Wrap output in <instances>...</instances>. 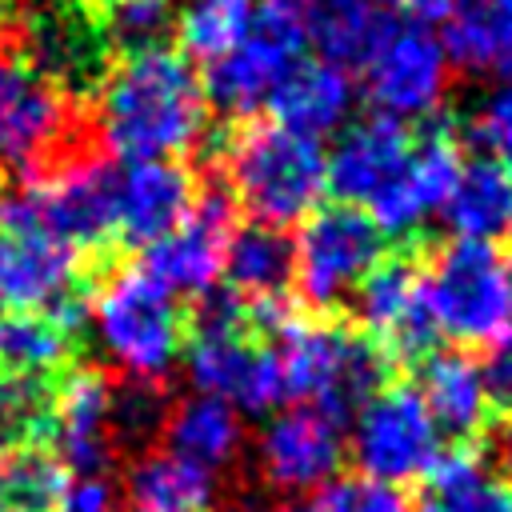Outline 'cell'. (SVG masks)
I'll return each instance as SVG.
<instances>
[{
	"label": "cell",
	"mask_w": 512,
	"mask_h": 512,
	"mask_svg": "<svg viewBox=\"0 0 512 512\" xmlns=\"http://www.w3.org/2000/svg\"><path fill=\"white\" fill-rule=\"evenodd\" d=\"M220 280L224 292L248 312V320H268L272 328H280L292 288V236L260 220L232 224Z\"/></svg>",
	"instance_id": "cell-18"
},
{
	"label": "cell",
	"mask_w": 512,
	"mask_h": 512,
	"mask_svg": "<svg viewBox=\"0 0 512 512\" xmlns=\"http://www.w3.org/2000/svg\"><path fill=\"white\" fill-rule=\"evenodd\" d=\"M300 12L308 44L320 52L324 64H336L344 72L364 68L396 28L392 12L372 0H312Z\"/></svg>",
	"instance_id": "cell-25"
},
{
	"label": "cell",
	"mask_w": 512,
	"mask_h": 512,
	"mask_svg": "<svg viewBox=\"0 0 512 512\" xmlns=\"http://www.w3.org/2000/svg\"><path fill=\"white\" fill-rule=\"evenodd\" d=\"M68 488L64 464L44 448H0V508L4 512H56Z\"/></svg>",
	"instance_id": "cell-31"
},
{
	"label": "cell",
	"mask_w": 512,
	"mask_h": 512,
	"mask_svg": "<svg viewBox=\"0 0 512 512\" xmlns=\"http://www.w3.org/2000/svg\"><path fill=\"white\" fill-rule=\"evenodd\" d=\"M412 152V136L404 124L368 116L360 124H348L332 152H324V172H328V192L340 204L368 208L404 168Z\"/></svg>",
	"instance_id": "cell-20"
},
{
	"label": "cell",
	"mask_w": 512,
	"mask_h": 512,
	"mask_svg": "<svg viewBox=\"0 0 512 512\" xmlns=\"http://www.w3.org/2000/svg\"><path fill=\"white\" fill-rule=\"evenodd\" d=\"M68 360V328L52 316L36 312H8L0 320V368L4 376H40L52 380V372Z\"/></svg>",
	"instance_id": "cell-32"
},
{
	"label": "cell",
	"mask_w": 512,
	"mask_h": 512,
	"mask_svg": "<svg viewBox=\"0 0 512 512\" xmlns=\"http://www.w3.org/2000/svg\"><path fill=\"white\" fill-rule=\"evenodd\" d=\"M440 44L448 64L472 76L512 72V0H464L444 20Z\"/></svg>",
	"instance_id": "cell-27"
},
{
	"label": "cell",
	"mask_w": 512,
	"mask_h": 512,
	"mask_svg": "<svg viewBox=\"0 0 512 512\" xmlns=\"http://www.w3.org/2000/svg\"><path fill=\"white\" fill-rule=\"evenodd\" d=\"M72 128L68 92L28 56L0 52V172H28L56 156Z\"/></svg>",
	"instance_id": "cell-14"
},
{
	"label": "cell",
	"mask_w": 512,
	"mask_h": 512,
	"mask_svg": "<svg viewBox=\"0 0 512 512\" xmlns=\"http://www.w3.org/2000/svg\"><path fill=\"white\" fill-rule=\"evenodd\" d=\"M372 4H380V8H392V4H400V0H372Z\"/></svg>",
	"instance_id": "cell-46"
},
{
	"label": "cell",
	"mask_w": 512,
	"mask_h": 512,
	"mask_svg": "<svg viewBox=\"0 0 512 512\" xmlns=\"http://www.w3.org/2000/svg\"><path fill=\"white\" fill-rule=\"evenodd\" d=\"M108 44L100 24L72 0H44L28 20V60L64 92L100 84Z\"/></svg>",
	"instance_id": "cell-22"
},
{
	"label": "cell",
	"mask_w": 512,
	"mask_h": 512,
	"mask_svg": "<svg viewBox=\"0 0 512 512\" xmlns=\"http://www.w3.org/2000/svg\"><path fill=\"white\" fill-rule=\"evenodd\" d=\"M132 512H136V508H132Z\"/></svg>",
	"instance_id": "cell-49"
},
{
	"label": "cell",
	"mask_w": 512,
	"mask_h": 512,
	"mask_svg": "<svg viewBox=\"0 0 512 512\" xmlns=\"http://www.w3.org/2000/svg\"><path fill=\"white\" fill-rule=\"evenodd\" d=\"M492 448H496V464H500V472L512 480V408H508V412H504V420L496 424Z\"/></svg>",
	"instance_id": "cell-41"
},
{
	"label": "cell",
	"mask_w": 512,
	"mask_h": 512,
	"mask_svg": "<svg viewBox=\"0 0 512 512\" xmlns=\"http://www.w3.org/2000/svg\"><path fill=\"white\" fill-rule=\"evenodd\" d=\"M344 452H348L344 420L312 404H288L268 412L256 436V468L264 484L284 496L320 492L328 480H336Z\"/></svg>",
	"instance_id": "cell-13"
},
{
	"label": "cell",
	"mask_w": 512,
	"mask_h": 512,
	"mask_svg": "<svg viewBox=\"0 0 512 512\" xmlns=\"http://www.w3.org/2000/svg\"><path fill=\"white\" fill-rule=\"evenodd\" d=\"M480 372H484L488 400L512 408V336H500V340L492 344V352H488V360L480 364Z\"/></svg>",
	"instance_id": "cell-40"
},
{
	"label": "cell",
	"mask_w": 512,
	"mask_h": 512,
	"mask_svg": "<svg viewBox=\"0 0 512 512\" xmlns=\"http://www.w3.org/2000/svg\"><path fill=\"white\" fill-rule=\"evenodd\" d=\"M508 320H512V276H508Z\"/></svg>",
	"instance_id": "cell-45"
},
{
	"label": "cell",
	"mask_w": 512,
	"mask_h": 512,
	"mask_svg": "<svg viewBox=\"0 0 512 512\" xmlns=\"http://www.w3.org/2000/svg\"><path fill=\"white\" fill-rule=\"evenodd\" d=\"M460 144L448 128H432L424 140H412V152L396 180L364 208L372 224L384 236H412L420 232L436 212H444V200L460 176Z\"/></svg>",
	"instance_id": "cell-17"
},
{
	"label": "cell",
	"mask_w": 512,
	"mask_h": 512,
	"mask_svg": "<svg viewBox=\"0 0 512 512\" xmlns=\"http://www.w3.org/2000/svg\"><path fill=\"white\" fill-rule=\"evenodd\" d=\"M8 12H12V0H0V24L8 20Z\"/></svg>",
	"instance_id": "cell-43"
},
{
	"label": "cell",
	"mask_w": 512,
	"mask_h": 512,
	"mask_svg": "<svg viewBox=\"0 0 512 512\" xmlns=\"http://www.w3.org/2000/svg\"><path fill=\"white\" fill-rule=\"evenodd\" d=\"M184 372L196 392L216 396L236 412H276L288 404L276 348L248 332V312L224 288L200 296L196 332L184 348Z\"/></svg>",
	"instance_id": "cell-5"
},
{
	"label": "cell",
	"mask_w": 512,
	"mask_h": 512,
	"mask_svg": "<svg viewBox=\"0 0 512 512\" xmlns=\"http://www.w3.org/2000/svg\"><path fill=\"white\" fill-rule=\"evenodd\" d=\"M428 508L432 512H512V480L472 448L440 452V460L428 472Z\"/></svg>",
	"instance_id": "cell-30"
},
{
	"label": "cell",
	"mask_w": 512,
	"mask_h": 512,
	"mask_svg": "<svg viewBox=\"0 0 512 512\" xmlns=\"http://www.w3.org/2000/svg\"><path fill=\"white\" fill-rule=\"evenodd\" d=\"M232 232V208L224 192L196 196L192 212L144 252V268L172 292V296H208L220 284L224 244Z\"/></svg>",
	"instance_id": "cell-16"
},
{
	"label": "cell",
	"mask_w": 512,
	"mask_h": 512,
	"mask_svg": "<svg viewBox=\"0 0 512 512\" xmlns=\"http://www.w3.org/2000/svg\"><path fill=\"white\" fill-rule=\"evenodd\" d=\"M272 348L288 404H312L348 424L352 412L384 388L388 356L348 324L284 320Z\"/></svg>",
	"instance_id": "cell-3"
},
{
	"label": "cell",
	"mask_w": 512,
	"mask_h": 512,
	"mask_svg": "<svg viewBox=\"0 0 512 512\" xmlns=\"http://www.w3.org/2000/svg\"><path fill=\"white\" fill-rule=\"evenodd\" d=\"M408 4H412V12H416L420 20H440V24H444L464 0H408Z\"/></svg>",
	"instance_id": "cell-42"
},
{
	"label": "cell",
	"mask_w": 512,
	"mask_h": 512,
	"mask_svg": "<svg viewBox=\"0 0 512 512\" xmlns=\"http://www.w3.org/2000/svg\"><path fill=\"white\" fill-rule=\"evenodd\" d=\"M196 204L192 172L180 160H136L116 172V236L156 244Z\"/></svg>",
	"instance_id": "cell-21"
},
{
	"label": "cell",
	"mask_w": 512,
	"mask_h": 512,
	"mask_svg": "<svg viewBox=\"0 0 512 512\" xmlns=\"http://www.w3.org/2000/svg\"><path fill=\"white\" fill-rule=\"evenodd\" d=\"M444 220L456 240L492 244L512 236V180L492 160L460 164V176L444 200Z\"/></svg>",
	"instance_id": "cell-28"
},
{
	"label": "cell",
	"mask_w": 512,
	"mask_h": 512,
	"mask_svg": "<svg viewBox=\"0 0 512 512\" xmlns=\"http://www.w3.org/2000/svg\"><path fill=\"white\" fill-rule=\"evenodd\" d=\"M56 384L40 376L0 380V448H32L52 436Z\"/></svg>",
	"instance_id": "cell-33"
},
{
	"label": "cell",
	"mask_w": 512,
	"mask_h": 512,
	"mask_svg": "<svg viewBox=\"0 0 512 512\" xmlns=\"http://www.w3.org/2000/svg\"><path fill=\"white\" fill-rule=\"evenodd\" d=\"M168 404L156 384H132L124 380L112 388V440L120 444H148L164 428Z\"/></svg>",
	"instance_id": "cell-37"
},
{
	"label": "cell",
	"mask_w": 512,
	"mask_h": 512,
	"mask_svg": "<svg viewBox=\"0 0 512 512\" xmlns=\"http://www.w3.org/2000/svg\"><path fill=\"white\" fill-rule=\"evenodd\" d=\"M384 260V232L372 224L364 208L328 204L300 220L292 240V284L304 304L336 308L344 304L360 280Z\"/></svg>",
	"instance_id": "cell-9"
},
{
	"label": "cell",
	"mask_w": 512,
	"mask_h": 512,
	"mask_svg": "<svg viewBox=\"0 0 512 512\" xmlns=\"http://www.w3.org/2000/svg\"><path fill=\"white\" fill-rule=\"evenodd\" d=\"M356 300V320L364 336L396 356V360H428L436 344V324L424 300V276L408 256L380 260L360 288L352 292Z\"/></svg>",
	"instance_id": "cell-15"
},
{
	"label": "cell",
	"mask_w": 512,
	"mask_h": 512,
	"mask_svg": "<svg viewBox=\"0 0 512 512\" xmlns=\"http://www.w3.org/2000/svg\"><path fill=\"white\" fill-rule=\"evenodd\" d=\"M56 512H120V496L104 476H76L68 480Z\"/></svg>",
	"instance_id": "cell-39"
},
{
	"label": "cell",
	"mask_w": 512,
	"mask_h": 512,
	"mask_svg": "<svg viewBox=\"0 0 512 512\" xmlns=\"http://www.w3.org/2000/svg\"><path fill=\"white\" fill-rule=\"evenodd\" d=\"M428 512H432V508H428Z\"/></svg>",
	"instance_id": "cell-48"
},
{
	"label": "cell",
	"mask_w": 512,
	"mask_h": 512,
	"mask_svg": "<svg viewBox=\"0 0 512 512\" xmlns=\"http://www.w3.org/2000/svg\"><path fill=\"white\" fill-rule=\"evenodd\" d=\"M204 128V84L172 48L120 56L96 84V132L124 164L176 160L200 144Z\"/></svg>",
	"instance_id": "cell-1"
},
{
	"label": "cell",
	"mask_w": 512,
	"mask_h": 512,
	"mask_svg": "<svg viewBox=\"0 0 512 512\" xmlns=\"http://www.w3.org/2000/svg\"><path fill=\"white\" fill-rule=\"evenodd\" d=\"M124 484L136 512H208L216 500V476L164 448L140 452Z\"/></svg>",
	"instance_id": "cell-29"
},
{
	"label": "cell",
	"mask_w": 512,
	"mask_h": 512,
	"mask_svg": "<svg viewBox=\"0 0 512 512\" xmlns=\"http://www.w3.org/2000/svg\"><path fill=\"white\" fill-rule=\"evenodd\" d=\"M348 452L360 476L404 488L440 460V432L416 388L392 384L368 396L348 420Z\"/></svg>",
	"instance_id": "cell-10"
},
{
	"label": "cell",
	"mask_w": 512,
	"mask_h": 512,
	"mask_svg": "<svg viewBox=\"0 0 512 512\" xmlns=\"http://www.w3.org/2000/svg\"><path fill=\"white\" fill-rule=\"evenodd\" d=\"M88 328L100 356L132 384H160L188 348V320L144 264L116 268L88 300Z\"/></svg>",
	"instance_id": "cell-2"
},
{
	"label": "cell",
	"mask_w": 512,
	"mask_h": 512,
	"mask_svg": "<svg viewBox=\"0 0 512 512\" xmlns=\"http://www.w3.org/2000/svg\"><path fill=\"white\" fill-rule=\"evenodd\" d=\"M424 276V300L436 332L464 344H496L508 328V276L492 244L452 240Z\"/></svg>",
	"instance_id": "cell-8"
},
{
	"label": "cell",
	"mask_w": 512,
	"mask_h": 512,
	"mask_svg": "<svg viewBox=\"0 0 512 512\" xmlns=\"http://www.w3.org/2000/svg\"><path fill=\"white\" fill-rule=\"evenodd\" d=\"M352 108H356L352 76L336 64H324V60H304L288 76L280 96L272 100L276 124H284L300 136H312V140H324L328 132H340L348 124Z\"/></svg>",
	"instance_id": "cell-26"
},
{
	"label": "cell",
	"mask_w": 512,
	"mask_h": 512,
	"mask_svg": "<svg viewBox=\"0 0 512 512\" xmlns=\"http://www.w3.org/2000/svg\"><path fill=\"white\" fill-rule=\"evenodd\" d=\"M284 4H296V8H304V4H312V0H284Z\"/></svg>",
	"instance_id": "cell-47"
},
{
	"label": "cell",
	"mask_w": 512,
	"mask_h": 512,
	"mask_svg": "<svg viewBox=\"0 0 512 512\" xmlns=\"http://www.w3.org/2000/svg\"><path fill=\"white\" fill-rule=\"evenodd\" d=\"M308 32L304 12L284 0H260L248 12L240 36L208 60L200 84L204 100L224 116H256L272 108L288 76L304 64Z\"/></svg>",
	"instance_id": "cell-6"
},
{
	"label": "cell",
	"mask_w": 512,
	"mask_h": 512,
	"mask_svg": "<svg viewBox=\"0 0 512 512\" xmlns=\"http://www.w3.org/2000/svg\"><path fill=\"white\" fill-rule=\"evenodd\" d=\"M304 512H412L408 496L372 476H336L312 492Z\"/></svg>",
	"instance_id": "cell-36"
},
{
	"label": "cell",
	"mask_w": 512,
	"mask_h": 512,
	"mask_svg": "<svg viewBox=\"0 0 512 512\" xmlns=\"http://www.w3.org/2000/svg\"><path fill=\"white\" fill-rule=\"evenodd\" d=\"M420 400L440 436L468 440L488 424V388L484 372L468 352H432L420 360Z\"/></svg>",
	"instance_id": "cell-24"
},
{
	"label": "cell",
	"mask_w": 512,
	"mask_h": 512,
	"mask_svg": "<svg viewBox=\"0 0 512 512\" xmlns=\"http://www.w3.org/2000/svg\"><path fill=\"white\" fill-rule=\"evenodd\" d=\"M0 308L52 316L72 332L88 316L80 256L40 228H0Z\"/></svg>",
	"instance_id": "cell-11"
},
{
	"label": "cell",
	"mask_w": 512,
	"mask_h": 512,
	"mask_svg": "<svg viewBox=\"0 0 512 512\" xmlns=\"http://www.w3.org/2000/svg\"><path fill=\"white\" fill-rule=\"evenodd\" d=\"M248 512H296V508H248Z\"/></svg>",
	"instance_id": "cell-44"
},
{
	"label": "cell",
	"mask_w": 512,
	"mask_h": 512,
	"mask_svg": "<svg viewBox=\"0 0 512 512\" xmlns=\"http://www.w3.org/2000/svg\"><path fill=\"white\" fill-rule=\"evenodd\" d=\"M224 176L252 220L288 228L320 208L328 192L324 148L284 124H248L224 148Z\"/></svg>",
	"instance_id": "cell-4"
},
{
	"label": "cell",
	"mask_w": 512,
	"mask_h": 512,
	"mask_svg": "<svg viewBox=\"0 0 512 512\" xmlns=\"http://www.w3.org/2000/svg\"><path fill=\"white\" fill-rule=\"evenodd\" d=\"M472 132H476V140L488 148V160L512 180V84L496 88V92L480 104Z\"/></svg>",
	"instance_id": "cell-38"
},
{
	"label": "cell",
	"mask_w": 512,
	"mask_h": 512,
	"mask_svg": "<svg viewBox=\"0 0 512 512\" xmlns=\"http://www.w3.org/2000/svg\"><path fill=\"white\" fill-rule=\"evenodd\" d=\"M52 456L64 472L100 476L112 464V384L96 368L68 372L56 384L52 412Z\"/></svg>",
	"instance_id": "cell-19"
},
{
	"label": "cell",
	"mask_w": 512,
	"mask_h": 512,
	"mask_svg": "<svg viewBox=\"0 0 512 512\" xmlns=\"http://www.w3.org/2000/svg\"><path fill=\"white\" fill-rule=\"evenodd\" d=\"M0 228H40L72 252L116 236V172L100 160H72L0 200Z\"/></svg>",
	"instance_id": "cell-7"
},
{
	"label": "cell",
	"mask_w": 512,
	"mask_h": 512,
	"mask_svg": "<svg viewBox=\"0 0 512 512\" xmlns=\"http://www.w3.org/2000/svg\"><path fill=\"white\" fill-rule=\"evenodd\" d=\"M160 436H164V452L216 476L236 464V456L244 448V420L232 404L192 392V396L168 404Z\"/></svg>",
	"instance_id": "cell-23"
},
{
	"label": "cell",
	"mask_w": 512,
	"mask_h": 512,
	"mask_svg": "<svg viewBox=\"0 0 512 512\" xmlns=\"http://www.w3.org/2000/svg\"><path fill=\"white\" fill-rule=\"evenodd\" d=\"M96 24L104 44L124 56L168 48V36L176 32V0H104Z\"/></svg>",
	"instance_id": "cell-34"
},
{
	"label": "cell",
	"mask_w": 512,
	"mask_h": 512,
	"mask_svg": "<svg viewBox=\"0 0 512 512\" xmlns=\"http://www.w3.org/2000/svg\"><path fill=\"white\" fill-rule=\"evenodd\" d=\"M252 0H184L176 8V36L192 56H220L248 24Z\"/></svg>",
	"instance_id": "cell-35"
},
{
	"label": "cell",
	"mask_w": 512,
	"mask_h": 512,
	"mask_svg": "<svg viewBox=\"0 0 512 512\" xmlns=\"http://www.w3.org/2000/svg\"><path fill=\"white\" fill-rule=\"evenodd\" d=\"M452 80L448 52L424 24H396L388 40L364 64V96L376 116L408 124L424 120L444 104Z\"/></svg>",
	"instance_id": "cell-12"
}]
</instances>
